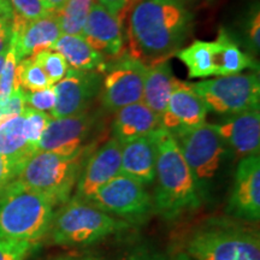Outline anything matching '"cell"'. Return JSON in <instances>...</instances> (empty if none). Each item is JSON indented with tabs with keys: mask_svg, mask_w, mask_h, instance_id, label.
<instances>
[{
	"mask_svg": "<svg viewBox=\"0 0 260 260\" xmlns=\"http://www.w3.org/2000/svg\"><path fill=\"white\" fill-rule=\"evenodd\" d=\"M23 92L24 89L17 87L14 89V92L11 93V95L9 96L6 102L0 103V125L16 116L22 115L25 107Z\"/></svg>",
	"mask_w": 260,
	"mask_h": 260,
	"instance_id": "cell-35",
	"label": "cell"
},
{
	"mask_svg": "<svg viewBox=\"0 0 260 260\" xmlns=\"http://www.w3.org/2000/svg\"><path fill=\"white\" fill-rule=\"evenodd\" d=\"M51 50L60 53L73 69L102 73L106 67V58L94 50L81 35L61 34Z\"/></svg>",
	"mask_w": 260,
	"mask_h": 260,
	"instance_id": "cell-22",
	"label": "cell"
},
{
	"mask_svg": "<svg viewBox=\"0 0 260 260\" xmlns=\"http://www.w3.org/2000/svg\"><path fill=\"white\" fill-rule=\"evenodd\" d=\"M157 144L153 199L154 212L165 220H175L197 210L203 199L176 140L164 128L154 132Z\"/></svg>",
	"mask_w": 260,
	"mask_h": 260,
	"instance_id": "cell-2",
	"label": "cell"
},
{
	"mask_svg": "<svg viewBox=\"0 0 260 260\" xmlns=\"http://www.w3.org/2000/svg\"><path fill=\"white\" fill-rule=\"evenodd\" d=\"M121 154L122 145L113 138L93 151L83 162L73 198L89 203L99 188L121 174Z\"/></svg>",
	"mask_w": 260,
	"mask_h": 260,
	"instance_id": "cell-14",
	"label": "cell"
},
{
	"mask_svg": "<svg viewBox=\"0 0 260 260\" xmlns=\"http://www.w3.org/2000/svg\"><path fill=\"white\" fill-rule=\"evenodd\" d=\"M12 16H14V11L9 0H0V17L11 19Z\"/></svg>",
	"mask_w": 260,
	"mask_h": 260,
	"instance_id": "cell-40",
	"label": "cell"
},
{
	"mask_svg": "<svg viewBox=\"0 0 260 260\" xmlns=\"http://www.w3.org/2000/svg\"><path fill=\"white\" fill-rule=\"evenodd\" d=\"M38 248V242L0 239V260H25Z\"/></svg>",
	"mask_w": 260,
	"mask_h": 260,
	"instance_id": "cell-33",
	"label": "cell"
},
{
	"mask_svg": "<svg viewBox=\"0 0 260 260\" xmlns=\"http://www.w3.org/2000/svg\"><path fill=\"white\" fill-rule=\"evenodd\" d=\"M89 203L129 224L145 222L154 211L153 199L144 184L122 174L99 188Z\"/></svg>",
	"mask_w": 260,
	"mask_h": 260,
	"instance_id": "cell-9",
	"label": "cell"
},
{
	"mask_svg": "<svg viewBox=\"0 0 260 260\" xmlns=\"http://www.w3.org/2000/svg\"><path fill=\"white\" fill-rule=\"evenodd\" d=\"M243 39L248 48L253 52L260 50V10L259 4L256 3L249 9L242 23Z\"/></svg>",
	"mask_w": 260,
	"mask_h": 260,
	"instance_id": "cell-31",
	"label": "cell"
},
{
	"mask_svg": "<svg viewBox=\"0 0 260 260\" xmlns=\"http://www.w3.org/2000/svg\"><path fill=\"white\" fill-rule=\"evenodd\" d=\"M242 219L212 218L190 230L180 251L195 260H260V236Z\"/></svg>",
	"mask_w": 260,
	"mask_h": 260,
	"instance_id": "cell-3",
	"label": "cell"
},
{
	"mask_svg": "<svg viewBox=\"0 0 260 260\" xmlns=\"http://www.w3.org/2000/svg\"><path fill=\"white\" fill-rule=\"evenodd\" d=\"M170 260H195V259L190 258L189 255H187L186 253H183L182 251H176L174 253V255L171 256Z\"/></svg>",
	"mask_w": 260,
	"mask_h": 260,
	"instance_id": "cell-42",
	"label": "cell"
},
{
	"mask_svg": "<svg viewBox=\"0 0 260 260\" xmlns=\"http://www.w3.org/2000/svg\"><path fill=\"white\" fill-rule=\"evenodd\" d=\"M22 117H23V133L25 139L31 146L38 148L39 141H40L41 136L44 134L45 129L47 128L52 117L50 113L38 111V110L31 109L29 106L24 107Z\"/></svg>",
	"mask_w": 260,
	"mask_h": 260,
	"instance_id": "cell-28",
	"label": "cell"
},
{
	"mask_svg": "<svg viewBox=\"0 0 260 260\" xmlns=\"http://www.w3.org/2000/svg\"><path fill=\"white\" fill-rule=\"evenodd\" d=\"M54 86V84H53ZM48 87V88L34 90V92H29L24 90L23 98L25 106L31 107V109L38 110L42 112H51L54 105H56V90L54 87Z\"/></svg>",
	"mask_w": 260,
	"mask_h": 260,
	"instance_id": "cell-34",
	"label": "cell"
},
{
	"mask_svg": "<svg viewBox=\"0 0 260 260\" xmlns=\"http://www.w3.org/2000/svg\"><path fill=\"white\" fill-rule=\"evenodd\" d=\"M16 82L22 89L29 90V92L45 89L53 86L45 71L35 63L31 57L23 58L17 63Z\"/></svg>",
	"mask_w": 260,
	"mask_h": 260,
	"instance_id": "cell-27",
	"label": "cell"
},
{
	"mask_svg": "<svg viewBox=\"0 0 260 260\" xmlns=\"http://www.w3.org/2000/svg\"><path fill=\"white\" fill-rule=\"evenodd\" d=\"M217 61H218V76L241 74L246 69H256V63L251 56L243 52L236 44L235 39L224 29H220L216 40Z\"/></svg>",
	"mask_w": 260,
	"mask_h": 260,
	"instance_id": "cell-25",
	"label": "cell"
},
{
	"mask_svg": "<svg viewBox=\"0 0 260 260\" xmlns=\"http://www.w3.org/2000/svg\"><path fill=\"white\" fill-rule=\"evenodd\" d=\"M172 136L176 140L204 200L211 182L222 167L228 146L213 124L206 122Z\"/></svg>",
	"mask_w": 260,
	"mask_h": 260,
	"instance_id": "cell-7",
	"label": "cell"
},
{
	"mask_svg": "<svg viewBox=\"0 0 260 260\" xmlns=\"http://www.w3.org/2000/svg\"><path fill=\"white\" fill-rule=\"evenodd\" d=\"M226 213L246 222L260 218V155L241 158L237 164Z\"/></svg>",
	"mask_w": 260,
	"mask_h": 260,
	"instance_id": "cell-13",
	"label": "cell"
},
{
	"mask_svg": "<svg viewBox=\"0 0 260 260\" xmlns=\"http://www.w3.org/2000/svg\"><path fill=\"white\" fill-rule=\"evenodd\" d=\"M147 65L130 54L122 53L102 71L103 105L107 111L116 112L122 107L142 102L144 81Z\"/></svg>",
	"mask_w": 260,
	"mask_h": 260,
	"instance_id": "cell-11",
	"label": "cell"
},
{
	"mask_svg": "<svg viewBox=\"0 0 260 260\" xmlns=\"http://www.w3.org/2000/svg\"><path fill=\"white\" fill-rule=\"evenodd\" d=\"M17 171L10 164L8 159L0 155V194L6 189L10 183H12L17 177Z\"/></svg>",
	"mask_w": 260,
	"mask_h": 260,
	"instance_id": "cell-37",
	"label": "cell"
},
{
	"mask_svg": "<svg viewBox=\"0 0 260 260\" xmlns=\"http://www.w3.org/2000/svg\"><path fill=\"white\" fill-rule=\"evenodd\" d=\"M176 56L187 67L190 79L218 76L216 41L195 40L188 47L178 50Z\"/></svg>",
	"mask_w": 260,
	"mask_h": 260,
	"instance_id": "cell-24",
	"label": "cell"
},
{
	"mask_svg": "<svg viewBox=\"0 0 260 260\" xmlns=\"http://www.w3.org/2000/svg\"><path fill=\"white\" fill-rule=\"evenodd\" d=\"M6 53H8V52H4V53H0V74H2L3 67H4L5 58H6Z\"/></svg>",
	"mask_w": 260,
	"mask_h": 260,
	"instance_id": "cell-44",
	"label": "cell"
},
{
	"mask_svg": "<svg viewBox=\"0 0 260 260\" xmlns=\"http://www.w3.org/2000/svg\"><path fill=\"white\" fill-rule=\"evenodd\" d=\"M9 3L14 15L27 21H32L52 14L45 0H9Z\"/></svg>",
	"mask_w": 260,
	"mask_h": 260,
	"instance_id": "cell-32",
	"label": "cell"
},
{
	"mask_svg": "<svg viewBox=\"0 0 260 260\" xmlns=\"http://www.w3.org/2000/svg\"><path fill=\"white\" fill-rule=\"evenodd\" d=\"M100 86L102 73L69 68L63 79L53 86L57 99L50 116L52 118H63L86 111L100 93Z\"/></svg>",
	"mask_w": 260,
	"mask_h": 260,
	"instance_id": "cell-12",
	"label": "cell"
},
{
	"mask_svg": "<svg viewBox=\"0 0 260 260\" xmlns=\"http://www.w3.org/2000/svg\"><path fill=\"white\" fill-rule=\"evenodd\" d=\"M213 126L237 157L259 154L260 107L228 116L224 121Z\"/></svg>",
	"mask_w": 260,
	"mask_h": 260,
	"instance_id": "cell-17",
	"label": "cell"
},
{
	"mask_svg": "<svg viewBox=\"0 0 260 260\" xmlns=\"http://www.w3.org/2000/svg\"><path fill=\"white\" fill-rule=\"evenodd\" d=\"M81 37L105 58H116L123 53L122 21L98 2L87 16Z\"/></svg>",
	"mask_w": 260,
	"mask_h": 260,
	"instance_id": "cell-18",
	"label": "cell"
},
{
	"mask_svg": "<svg viewBox=\"0 0 260 260\" xmlns=\"http://www.w3.org/2000/svg\"><path fill=\"white\" fill-rule=\"evenodd\" d=\"M99 123V113L89 109L79 115L52 118L39 141L38 149L60 155L90 153L95 147L94 138Z\"/></svg>",
	"mask_w": 260,
	"mask_h": 260,
	"instance_id": "cell-10",
	"label": "cell"
},
{
	"mask_svg": "<svg viewBox=\"0 0 260 260\" xmlns=\"http://www.w3.org/2000/svg\"><path fill=\"white\" fill-rule=\"evenodd\" d=\"M190 23L183 0H140L129 17V54L145 65L168 60L186 40Z\"/></svg>",
	"mask_w": 260,
	"mask_h": 260,
	"instance_id": "cell-1",
	"label": "cell"
},
{
	"mask_svg": "<svg viewBox=\"0 0 260 260\" xmlns=\"http://www.w3.org/2000/svg\"><path fill=\"white\" fill-rule=\"evenodd\" d=\"M190 86L207 110L219 115H235L259 107L260 104V80L254 73L219 76Z\"/></svg>",
	"mask_w": 260,
	"mask_h": 260,
	"instance_id": "cell-8",
	"label": "cell"
},
{
	"mask_svg": "<svg viewBox=\"0 0 260 260\" xmlns=\"http://www.w3.org/2000/svg\"><path fill=\"white\" fill-rule=\"evenodd\" d=\"M178 80L168 60L147 65L144 81L142 103L160 117L167 109L169 99Z\"/></svg>",
	"mask_w": 260,
	"mask_h": 260,
	"instance_id": "cell-21",
	"label": "cell"
},
{
	"mask_svg": "<svg viewBox=\"0 0 260 260\" xmlns=\"http://www.w3.org/2000/svg\"><path fill=\"white\" fill-rule=\"evenodd\" d=\"M12 38L11 19L0 17V53L8 52Z\"/></svg>",
	"mask_w": 260,
	"mask_h": 260,
	"instance_id": "cell-38",
	"label": "cell"
},
{
	"mask_svg": "<svg viewBox=\"0 0 260 260\" xmlns=\"http://www.w3.org/2000/svg\"><path fill=\"white\" fill-rule=\"evenodd\" d=\"M39 67L45 71L52 83H57L67 74L69 65L65 58L53 50H44L30 56Z\"/></svg>",
	"mask_w": 260,
	"mask_h": 260,
	"instance_id": "cell-29",
	"label": "cell"
},
{
	"mask_svg": "<svg viewBox=\"0 0 260 260\" xmlns=\"http://www.w3.org/2000/svg\"><path fill=\"white\" fill-rule=\"evenodd\" d=\"M95 0H68L67 4L56 12L61 34L81 35L87 16Z\"/></svg>",
	"mask_w": 260,
	"mask_h": 260,
	"instance_id": "cell-26",
	"label": "cell"
},
{
	"mask_svg": "<svg viewBox=\"0 0 260 260\" xmlns=\"http://www.w3.org/2000/svg\"><path fill=\"white\" fill-rule=\"evenodd\" d=\"M37 152L38 148L29 144L24 136L22 115L16 116L0 125V155L8 159L17 174Z\"/></svg>",
	"mask_w": 260,
	"mask_h": 260,
	"instance_id": "cell-23",
	"label": "cell"
},
{
	"mask_svg": "<svg viewBox=\"0 0 260 260\" xmlns=\"http://www.w3.org/2000/svg\"><path fill=\"white\" fill-rule=\"evenodd\" d=\"M52 220V241L61 246H86L129 229L130 224L90 203L70 198Z\"/></svg>",
	"mask_w": 260,
	"mask_h": 260,
	"instance_id": "cell-5",
	"label": "cell"
},
{
	"mask_svg": "<svg viewBox=\"0 0 260 260\" xmlns=\"http://www.w3.org/2000/svg\"><path fill=\"white\" fill-rule=\"evenodd\" d=\"M50 198L14 181L0 194V239L38 242L54 217Z\"/></svg>",
	"mask_w": 260,
	"mask_h": 260,
	"instance_id": "cell-4",
	"label": "cell"
},
{
	"mask_svg": "<svg viewBox=\"0 0 260 260\" xmlns=\"http://www.w3.org/2000/svg\"><path fill=\"white\" fill-rule=\"evenodd\" d=\"M125 260H170V258H167L164 254L151 251V249L140 248L133 252Z\"/></svg>",
	"mask_w": 260,
	"mask_h": 260,
	"instance_id": "cell-39",
	"label": "cell"
},
{
	"mask_svg": "<svg viewBox=\"0 0 260 260\" xmlns=\"http://www.w3.org/2000/svg\"><path fill=\"white\" fill-rule=\"evenodd\" d=\"M57 260H95V259L89 258V256H68V258H60Z\"/></svg>",
	"mask_w": 260,
	"mask_h": 260,
	"instance_id": "cell-43",
	"label": "cell"
},
{
	"mask_svg": "<svg viewBox=\"0 0 260 260\" xmlns=\"http://www.w3.org/2000/svg\"><path fill=\"white\" fill-rule=\"evenodd\" d=\"M11 27L12 38L10 47L14 50L17 61L30 57L37 52L51 50L61 35L56 12L32 21L14 15Z\"/></svg>",
	"mask_w": 260,
	"mask_h": 260,
	"instance_id": "cell-15",
	"label": "cell"
},
{
	"mask_svg": "<svg viewBox=\"0 0 260 260\" xmlns=\"http://www.w3.org/2000/svg\"><path fill=\"white\" fill-rule=\"evenodd\" d=\"M90 153L60 155L38 151L25 162L15 181L46 195L54 205L67 203L76 186L83 162Z\"/></svg>",
	"mask_w": 260,
	"mask_h": 260,
	"instance_id": "cell-6",
	"label": "cell"
},
{
	"mask_svg": "<svg viewBox=\"0 0 260 260\" xmlns=\"http://www.w3.org/2000/svg\"><path fill=\"white\" fill-rule=\"evenodd\" d=\"M209 110L190 83L178 80L165 111L160 116L161 128L171 134L204 124Z\"/></svg>",
	"mask_w": 260,
	"mask_h": 260,
	"instance_id": "cell-16",
	"label": "cell"
},
{
	"mask_svg": "<svg viewBox=\"0 0 260 260\" xmlns=\"http://www.w3.org/2000/svg\"><path fill=\"white\" fill-rule=\"evenodd\" d=\"M17 58L14 50L9 47L6 53L5 63L0 74V103H4L9 99L15 88L19 87L16 82V68H17Z\"/></svg>",
	"mask_w": 260,
	"mask_h": 260,
	"instance_id": "cell-30",
	"label": "cell"
},
{
	"mask_svg": "<svg viewBox=\"0 0 260 260\" xmlns=\"http://www.w3.org/2000/svg\"><path fill=\"white\" fill-rule=\"evenodd\" d=\"M45 2H46L48 9H50L52 12H57L67 4L68 0H45Z\"/></svg>",
	"mask_w": 260,
	"mask_h": 260,
	"instance_id": "cell-41",
	"label": "cell"
},
{
	"mask_svg": "<svg viewBox=\"0 0 260 260\" xmlns=\"http://www.w3.org/2000/svg\"><path fill=\"white\" fill-rule=\"evenodd\" d=\"M96 2L117 18H119V21H123L128 9L135 5L136 0H96Z\"/></svg>",
	"mask_w": 260,
	"mask_h": 260,
	"instance_id": "cell-36",
	"label": "cell"
},
{
	"mask_svg": "<svg viewBox=\"0 0 260 260\" xmlns=\"http://www.w3.org/2000/svg\"><path fill=\"white\" fill-rule=\"evenodd\" d=\"M121 145V174L134 178L145 187L154 183L157 162L154 132Z\"/></svg>",
	"mask_w": 260,
	"mask_h": 260,
	"instance_id": "cell-19",
	"label": "cell"
},
{
	"mask_svg": "<svg viewBox=\"0 0 260 260\" xmlns=\"http://www.w3.org/2000/svg\"><path fill=\"white\" fill-rule=\"evenodd\" d=\"M161 128L160 117L144 103H135L116 111L112 135L119 144L142 138Z\"/></svg>",
	"mask_w": 260,
	"mask_h": 260,
	"instance_id": "cell-20",
	"label": "cell"
}]
</instances>
